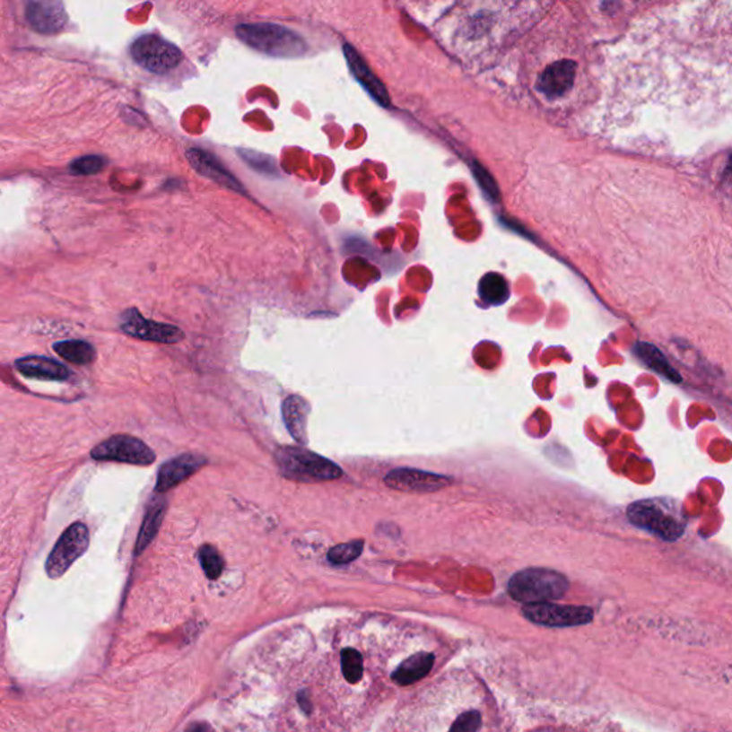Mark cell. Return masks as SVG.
I'll use <instances>...</instances> for the list:
<instances>
[{
  "label": "cell",
  "instance_id": "1",
  "mask_svg": "<svg viewBox=\"0 0 732 732\" xmlns=\"http://www.w3.org/2000/svg\"><path fill=\"white\" fill-rule=\"evenodd\" d=\"M628 519L635 527L654 534L664 541H676L686 529L683 505L673 498H648L631 503Z\"/></svg>",
  "mask_w": 732,
  "mask_h": 732
},
{
  "label": "cell",
  "instance_id": "2",
  "mask_svg": "<svg viewBox=\"0 0 732 732\" xmlns=\"http://www.w3.org/2000/svg\"><path fill=\"white\" fill-rule=\"evenodd\" d=\"M570 589L565 575L548 568H528L519 571L508 582V592L522 604L553 602L562 598Z\"/></svg>",
  "mask_w": 732,
  "mask_h": 732
},
{
  "label": "cell",
  "instance_id": "3",
  "mask_svg": "<svg viewBox=\"0 0 732 732\" xmlns=\"http://www.w3.org/2000/svg\"><path fill=\"white\" fill-rule=\"evenodd\" d=\"M236 33L250 48L269 57H296L307 52V42L298 33L274 23L240 25Z\"/></svg>",
  "mask_w": 732,
  "mask_h": 732
},
{
  "label": "cell",
  "instance_id": "4",
  "mask_svg": "<svg viewBox=\"0 0 732 732\" xmlns=\"http://www.w3.org/2000/svg\"><path fill=\"white\" fill-rule=\"evenodd\" d=\"M282 475L300 483H322L342 476L338 465L305 448L283 447L276 452Z\"/></svg>",
  "mask_w": 732,
  "mask_h": 732
},
{
  "label": "cell",
  "instance_id": "5",
  "mask_svg": "<svg viewBox=\"0 0 732 732\" xmlns=\"http://www.w3.org/2000/svg\"><path fill=\"white\" fill-rule=\"evenodd\" d=\"M131 53L135 62L152 74L172 71L182 60L179 48L158 35L141 36L132 45Z\"/></svg>",
  "mask_w": 732,
  "mask_h": 732
},
{
  "label": "cell",
  "instance_id": "6",
  "mask_svg": "<svg viewBox=\"0 0 732 732\" xmlns=\"http://www.w3.org/2000/svg\"><path fill=\"white\" fill-rule=\"evenodd\" d=\"M522 614L531 623L551 628L580 627L594 620V611L588 606H556L553 602L527 604Z\"/></svg>",
  "mask_w": 732,
  "mask_h": 732
},
{
  "label": "cell",
  "instance_id": "7",
  "mask_svg": "<svg viewBox=\"0 0 732 732\" xmlns=\"http://www.w3.org/2000/svg\"><path fill=\"white\" fill-rule=\"evenodd\" d=\"M89 546V529L85 524L76 522L71 525L66 531L62 534L57 545L53 546L48 562H46V574L52 580L64 577L69 568L74 565V561L81 558L86 553Z\"/></svg>",
  "mask_w": 732,
  "mask_h": 732
},
{
  "label": "cell",
  "instance_id": "8",
  "mask_svg": "<svg viewBox=\"0 0 732 732\" xmlns=\"http://www.w3.org/2000/svg\"><path fill=\"white\" fill-rule=\"evenodd\" d=\"M91 457L96 461L124 462L141 466H148L156 459L155 452L144 440L131 435H115L103 440L92 449Z\"/></svg>",
  "mask_w": 732,
  "mask_h": 732
},
{
  "label": "cell",
  "instance_id": "9",
  "mask_svg": "<svg viewBox=\"0 0 732 732\" xmlns=\"http://www.w3.org/2000/svg\"><path fill=\"white\" fill-rule=\"evenodd\" d=\"M120 329L134 338L159 344H178L185 338L182 329L175 325L161 324L155 320L144 319L139 310H125L120 319Z\"/></svg>",
  "mask_w": 732,
  "mask_h": 732
},
{
  "label": "cell",
  "instance_id": "10",
  "mask_svg": "<svg viewBox=\"0 0 732 732\" xmlns=\"http://www.w3.org/2000/svg\"><path fill=\"white\" fill-rule=\"evenodd\" d=\"M26 21L33 30L42 35H57L67 23V13L62 0H28Z\"/></svg>",
  "mask_w": 732,
  "mask_h": 732
},
{
  "label": "cell",
  "instance_id": "11",
  "mask_svg": "<svg viewBox=\"0 0 732 732\" xmlns=\"http://www.w3.org/2000/svg\"><path fill=\"white\" fill-rule=\"evenodd\" d=\"M385 485L402 492L428 493L442 490L451 484V478L419 469L399 468L389 472Z\"/></svg>",
  "mask_w": 732,
  "mask_h": 732
},
{
  "label": "cell",
  "instance_id": "12",
  "mask_svg": "<svg viewBox=\"0 0 732 732\" xmlns=\"http://www.w3.org/2000/svg\"><path fill=\"white\" fill-rule=\"evenodd\" d=\"M208 464L206 458L197 454H183L165 462L161 466L156 483V492H166L179 485L185 479L194 475L202 466Z\"/></svg>",
  "mask_w": 732,
  "mask_h": 732
},
{
  "label": "cell",
  "instance_id": "13",
  "mask_svg": "<svg viewBox=\"0 0 732 732\" xmlns=\"http://www.w3.org/2000/svg\"><path fill=\"white\" fill-rule=\"evenodd\" d=\"M187 161L190 165L202 177L208 178L214 182L219 183L221 187H228V189L235 190L245 194L242 183L233 177L232 173L226 170L222 163L219 162L215 156L211 155L208 152L202 151V149H189L187 153Z\"/></svg>",
  "mask_w": 732,
  "mask_h": 732
},
{
  "label": "cell",
  "instance_id": "14",
  "mask_svg": "<svg viewBox=\"0 0 732 732\" xmlns=\"http://www.w3.org/2000/svg\"><path fill=\"white\" fill-rule=\"evenodd\" d=\"M577 66L571 60H560L549 65L538 79V91L546 98L555 99L565 95L574 86Z\"/></svg>",
  "mask_w": 732,
  "mask_h": 732
},
{
  "label": "cell",
  "instance_id": "15",
  "mask_svg": "<svg viewBox=\"0 0 732 732\" xmlns=\"http://www.w3.org/2000/svg\"><path fill=\"white\" fill-rule=\"evenodd\" d=\"M344 52H345L346 62H348L353 76L358 79L361 85L368 91L370 96L377 100L379 105H389V96H388L387 89L380 83L379 79L370 72L365 60L360 57V53L353 49V46H344Z\"/></svg>",
  "mask_w": 732,
  "mask_h": 732
},
{
  "label": "cell",
  "instance_id": "16",
  "mask_svg": "<svg viewBox=\"0 0 732 732\" xmlns=\"http://www.w3.org/2000/svg\"><path fill=\"white\" fill-rule=\"evenodd\" d=\"M14 366L23 377L35 379L66 380L71 377V370L64 363L46 356H26L16 361Z\"/></svg>",
  "mask_w": 732,
  "mask_h": 732
},
{
  "label": "cell",
  "instance_id": "17",
  "mask_svg": "<svg viewBox=\"0 0 732 732\" xmlns=\"http://www.w3.org/2000/svg\"><path fill=\"white\" fill-rule=\"evenodd\" d=\"M310 406L305 399L298 395H291L283 402L282 414L285 421L289 433L295 438L300 444H308V416H309Z\"/></svg>",
  "mask_w": 732,
  "mask_h": 732
},
{
  "label": "cell",
  "instance_id": "18",
  "mask_svg": "<svg viewBox=\"0 0 732 732\" xmlns=\"http://www.w3.org/2000/svg\"><path fill=\"white\" fill-rule=\"evenodd\" d=\"M435 657L428 652H418L402 662L392 674V680L398 685H411L425 678L432 669Z\"/></svg>",
  "mask_w": 732,
  "mask_h": 732
},
{
  "label": "cell",
  "instance_id": "19",
  "mask_svg": "<svg viewBox=\"0 0 732 732\" xmlns=\"http://www.w3.org/2000/svg\"><path fill=\"white\" fill-rule=\"evenodd\" d=\"M165 510V500L156 498V500L152 501L148 510H146V515H144L141 532H139V536H137L136 553H144L146 546L155 538L159 531V527L162 524Z\"/></svg>",
  "mask_w": 732,
  "mask_h": 732
},
{
  "label": "cell",
  "instance_id": "20",
  "mask_svg": "<svg viewBox=\"0 0 732 732\" xmlns=\"http://www.w3.org/2000/svg\"><path fill=\"white\" fill-rule=\"evenodd\" d=\"M635 353L640 356V360H642V362L647 363L655 372L664 375L667 379L673 380V382H676V384L683 380L680 373L676 372L675 368H673V365L667 361L666 356L662 355V353H659V349L655 348L654 345H649V344H645V342H640V344H637V346H635Z\"/></svg>",
  "mask_w": 732,
  "mask_h": 732
},
{
  "label": "cell",
  "instance_id": "21",
  "mask_svg": "<svg viewBox=\"0 0 732 732\" xmlns=\"http://www.w3.org/2000/svg\"><path fill=\"white\" fill-rule=\"evenodd\" d=\"M53 349L62 360L69 361L76 365H88L96 358L95 348L85 341L57 342Z\"/></svg>",
  "mask_w": 732,
  "mask_h": 732
},
{
  "label": "cell",
  "instance_id": "22",
  "mask_svg": "<svg viewBox=\"0 0 732 732\" xmlns=\"http://www.w3.org/2000/svg\"><path fill=\"white\" fill-rule=\"evenodd\" d=\"M479 296L491 305H500L510 296L507 281L500 274L491 272L479 282Z\"/></svg>",
  "mask_w": 732,
  "mask_h": 732
},
{
  "label": "cell",
  "instance_id": "23",
  "mask_svg": "<svg viewBox=\"0 0 732 732\" xmlns=\"http://www.w3.org/2000/svg\"><path fill=\"white\" fill-rule=\"evenodd\" d=\"M342 673L349 684L360 683L363 674L362 655L353 649L345 648L341 654Z\"/></svg>",
  "mask_w": 732,
  "mask_h": 732
},
{
  "label": "cell",
  "instance_id": "24",
  "mask_svg": "<svg viewBox=\"0 0 732 732\" xmlns=\"http://www.w3.org/2000/svg\"><path fill=\"white\" fill-rule=\"evenodd\" d=\"M362 539H355L351 543L341 544V545L334 546V548L327 553V560L335 565H345V563L353 562L363 551Z\"/></svg>",
  "mask_w": 732,
  "mask_h": 732
},
{
  "label": "cell",
  "instance_id": "25",
  "mask_svg": "<svg viewBox=\"0 0 732 732\" xmlns=\"http://www.w3.org/2000/svg\"><path fill=\"white\" fill-rule=\"evenodd\" d=\"M199 560H201L202 570H204L209 580H216V578L221 577L223 570V560L215 546H202L199 549Z\"/></svg>",
  "mask_w": 732,
  "mask_h": 732
},
{
  "label": "cell",
  "instance_id": "26",
  "mask_svg": "<svg viewBox=\"0 0 732 732\" xmlns=\"http://www.w3.org/2000/svg\"><path fill=\"white\" fill-rule=\"evenodd\" d=\"M240 156L243 159V162L248 163L257 172L264 173V175H278L276 162L271 156L257 153V152L249 151V149L240 151Z\"/></svg>",
  "mask_w": 732,
  "mask_h": 732
},
{
  "label": "cell",
  "instance_id": "27",
  "mask_svg": "<svg viewBox=\"0 0 732 732\" xmlns=\"http://www.w3.org/2000/svg\"><path fill=\"white\" fill-rule=\"evenodd\" d=\"M106 166V159L99 155H88L79 158L71 165L74 175H96Z\"/></svg>",
  "mask_w": 732,
  "mask_h": 732
},
{
  "label": "cell",
  "instance_id": "28",
  "mask_svg": "<svg viewBox=\"0 0 732 732\" xmlns=\"http://www.w3.org/2000/svg\"><path fill=\"white\" fill-rule=\"evenodd\" d=\"M481 727V714L469 711L462 714L451 727V731H476Z\"/></svg>",
  "mask_w": 732,
  "mask_h": 732
},
{
  "label": "cell",
  "instance_id": "29",
  "mask_svg": "<svg viewBox=\"0 0 732 732\" xmlns=\"http://www.w3.org/2000/svg\"><path fill=\"white\" fill-rule=\"evenodd\" d=\"M474 173H475L476 180H478L479 187H483L485 190L486 194L490 195L491 197H495L498 195V187L495 183H493L492 178L485 172L483 166H476L475 170H474Z\"/></svg>",
  "mask_w": 732,
  "mask_h": 732
}]
</instances>
